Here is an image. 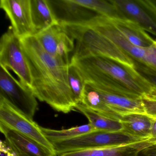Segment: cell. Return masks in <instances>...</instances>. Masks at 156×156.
I'll return each instance as SVG.
<instances>
[{"label":"cell","mask_w":156,"mask_h":156,"mask_svg":"<svg viewBox=\"0 0 156 156\" xmlns=\"http://www.w3.org/2000/svg\"><path fill=\"white\" fill-rule=\"evenodd\" d=\"M153 118L145 113H131L122 116V131L144 140L149 139Z\"/></svg>","instance_id":"2e32d148"},{"label":"cell","mask_w":156,"mask_h":156,"mask_svg":"<svg viewBox=\"0 0 156 156\" xmlns=\"http://www.w3.org/2000/svg\"><path fill=\"white\" fill-rule=\"evenodd\" d=\"M20 41L36 98L58 112L67 114L75 110L77 105L68 82L69 65L48 54L35 36Z\"/></svg>","instance_id":"6da1fadb"},{"label":"cell","mask_w":156,"mask_h":156,"mask_svg":"<svg viewBox=\"0 0 156 156\" xmlns=\"http://www.w3.org/2000/svg\"><path fill=\"white\" fill-rule=\"evenodd\" d=\"M138 156H156V143L143 149L140 152Z\"/></svg>","instance_id":"4316f807"},{"label":"cell","mask_w":156,"mask_h":156,"mask_svg":"<svg viewBox=\"0 0 156 156\" xmlns=\"http://www.w3.org/2000/svg\"><path fill=\"white\" fill-rule=\"evenodd\" d=\"M147 64L156 68V41L152 46L148 48Z\"/></svg>","instance_id":"484cf974"},{"label":"cell","mask_w":156,"mask_h":156,"mask_svg":"<svg viewBox=\"0 0 156 156\" xmlns=\"http://www.w3.org/2000/svg\"><path fill=\"white\" fill-rule=\"evenodd\" d=\"M61 26L76 42L73 55L71 58L100 55L134 68L132 58L98 32L84 25Z\"/></svg>","instance_id":"3957f363"},{"label":"cell","mask_w":156,"mask_h":156,"mask_svg":"<svg viewBox=\"0 0 156 156\" xmlns=\"http://www.w3.org/2000/svg\"><path fill=\"white\" fill-rule=\"evenodd\" d=\"M35 36L48 54L66 64H70L69 55L74 51L75 41L61 25H53Z\"/></svg>","instance_id":"9c48e42d"},{"label":"cell","mask_w":156,"mask_h":156,"mask_svg":"<svg viewBox=\"0 0 156 156\" xmlns=\"http://www.w3.org/2000/svg\"><path fill=\"white\" fill-rule=\"evenodd\" d=\"M0 124L32 140L57 156L52 144L43 133L41 126L2 96H0Z\"/></svg>","instance_id":"5b68a950"},{"label":"cell","mask_w":156,"mask_h":156,"mask_svg":"<svg viewBox=\"0 0 156 156\" xmlns=\"http://www.w3.org/2000/svg\"><path fill=\"white\" fill-rule=\"evenodd\" d=\"M155 144L149 140L116 147L81 150L62 153L58 156H138L148 146Z\"/></svg>","instance_id":"5bb4252c"},{"label":"cell","mask_w":156,"mask_h":156,"mask_svg":"<svg viewBox=\"0 0 156 156\" xmlns=\"http://www.w3.org/2000/svg\"><path fill=\"white\" fill-rule=\"evenodd\" d=\"M70 63L82 73L100 76L113 80L140 97L149 94L153 88L134 68L104 56L93 55L71 58Z\"/></svg>","instance_id":"7a4b0ae2"},{"label":"cell","mask_w":156,"mask_h":156,"mask_svg":"<svg viewBox=\"0 0 156 156\" xmlns=\"http://www.w3.org/2000/svg\"><path fill=\"white\" fill-rule=\"evenodd\" d=\"M0 7L9 20L14 34L20 39L35 35L31 0H1Z\"/></svg>","instance_id":"8fae6325"},{"label":"cell","mask_w":156,"mask_h":156,"mask_svg":"<svg viewBox=\"0 0 156 156\" xmlns=\"http://www.w3.org/2000/svg\"><path fill=\"white\" fill-rule=\"evenodd\" d=\"M110 20L129 42L136 47L147 48L156 42V41L153 40L136 23L127 19Z\"/></svg>","instance_id":"e0dca14e"},{"label":"cell","mask_w":156,"mask_h":156,"mask_svg":"<svg viewBox=\"0 0 156 156\" xmlns=\"http://www.w3.org/2000/svg\"><path fill=\"white\" fill-rule=\"evenodd\" d=\"M149 140L151 142L156 143V118H153L151 131L150 136Z\"/></svg>","instance_id":"83f0119b"},{"label":"cell","mask_w":156,"mask_h":156,"mask_svg":"<svg viewBox=\"0 0 156 156\" xmlns=\"http://www.w3.org/2000/svg\"><path fill=\"white\" fill-rule=\"evenodd\" d=\"M88 119V122L96 130L108 132L122 131V124L120 120H116L98 114L85 106L81 103L77 104L75 107Z\"/></svg>","instance_id":"ffe728a7"},{"label":"cell","mask_w":156,"mask_h":156,"mask_svg":"<svg viewBox=\"0 0 156 156\" xmlns=\"http://www.w3.org/2000/svg\"><path fill=\"white\" fill-rule=\"evenodd\" d=\"M81 104L98 114L116 120H120L122 115L110 108L104 101L97 90L85 83Z\"/></svg>","instance_id":"ac0fdd59"},{"label":"cell","mask_w":156,"mask_h":156,"mask_svg":"<svg viewBox=\"0 0 156 156\" xmlns=\"http://www.w3.org/2000/svg\"><path fill=\"white\" fill-rule=\"evenodd\" d=\"M31 12L35 35L53 25L59 24L46 0H31Z\"/></svg>","instance_id":"d6986e66"},{"label":"cell","mask_w":156,"mask_h":156,"mask_svg":"<svg viewBox=\"0 0 156 156\" xmlns=\"http://www.w3.org/2000/svg\"><path fill=\"white\" fill-rule=\"evenodd\" d=\"M89 84L97 90L106 104L119 115L122 116L129 113H145L141 98H132L118 93L106 91L96 87L90 84Z\"/></svg>","instance_id":"9a60e30c"},{"label":"cell","mask_w":156,"mask_h":156,"mask_svg":"<svg viewBox=\"0 0 156 156\" xmlns=\"http://www.w3.org/2000/svg\"><path fill=\"white\" fill-rule=\"evenodd\" d=\"M59 25H83L99 14L73 0H46Z\"/></svg>","instance_id":"7c38bea8"},{"label":"cell","mask_w":156,"mask_h":156,"mask_svg":"<svg viewBox=\"0 0 156 156\" xmlns=\"http://www.w3.org/2000/svg\"><path fill=\"white\" fill-rule=\"evenodd\" d=\"M41 128L44 136L51 143L71 139L96 130L89 123L87 125L61 130L51 129L42 126H41Z\"/></svg>","instance_id":"44dd1931"},{"label":"cell","mask_w":156,"mask_h":156,"mask_svg":"<svg viewBox=\"0 0 156 156\" xmlns=\"http://www.w3.org/2000/svg\"><path fill=\"white\" fill-rule=\"evenodd\" d=\"M73 1L108 19L126 20L111 0H73Z\"/></svg>","instance_id":"7402d4cb"},{"label":"cell","mask_w":156,"mask_h":156,"mask_svg":"<svg viewBox=\"0 0 156 156\" xmlns=\"http://www.w3.org/2000/svg\"><path fill=\"white\" fill-rule=\"evenodd\" d=\"M144 140L123 131L108 132L96 130L71 139L52 143L56 155L81 150L116 147Z\"/></svg>","instance_id":"277c9868"},{"label":"cell","mask_w":156,"mask_h":156,"mask_svg":"<svg viewBox=\"0 0 156 156\" xmlns=\"http://www.w3.org/2000/svg\"><path fill=\"white\" fill-rule=\"evenodd\" d=\"M0 64L8 70H12L21 83L31 89L30 71L20 39L14 34L11 27L0 40Z\"/></svg>","instance_id":"8992f818"},{"label":"cell","mask_w":156,"mask_h":156,"mask_svg":"<svg viewBox=\"0 0 156 156\" xmlns=\"http://www.w3.org/2000/svg\"><path fill=\"white\" fill-rule=\"evenodd\" d=\"M145 113L153 118H156V99L150 98L146 96L141 98Z\"/></svg>","instance_id":"d4e9b609"},{"label":"cell","mask_w":156,"mask_h":156,"mask_svg":"<svg viewBox=\"0 0 156 156\" xmlns=\"http://www.w3.org/2000/svg\"><path fill=\"white\" fill-rule=\"evenodd\" d=\"M83 25L95 30L109 39L132 59L146 64L148 48H139L132 44L110 19L99 15Z\"/></svg>","instance_id":"30bf717a"},{"label":"cell","mask_w":156,"mask_h":156,"mask_svg":"<svg viewBox=\"0 0 156 156\" xmlns=\"http://www.w3.org/2000/svg\"><path fill=\"white\" fill-rule=\"evenodd\" d=\"M0 130L11 152V156H57L22 134L0 124Z\"/></svg>","instance_id":"4fadbf2b"},{"label":"cell","mask_w":156,"mask_h":156,"mask_svg":"<svg viewBox=\"0 0 156 156\" xmlns=\"http://www.w3.org/2000/svg\"><path fill=\"white\" fill-rule=\"evenodd\" d=\"M132 60L135 71L147 82L153 88H156V68L137 60Z\"/></svg>","instance_id":"cb8c5ba5"},{"label":"cell","mask_w":156,"mask_h":156,"mask_svg":"<svg viewBox=\"0 0 156 156\" xmlns=\"http://www.w3.org/2000/svg\"><path fill=\"white\" fill-rule=\"evenodd\" d=\"M68 77L69 86L77 105L82 100L84 81L77 68L71 63L68 66Z\"/></svg>","instance_id":"603a6c76"},{"label":"cell","mask_w":156,"mask_h":156,"mask_svg":"<svg viewBox=\"0 0 156 156\" xmlns=\"http://www.w3.org/2000/svg\"><path fill=\"white\" fill-rule=\"evenodd\" d=\"M0 96L33 119L38 103L32 90L16 80L8 69L2 66L0 69Z\"/></svg>","instance_id":"52a82bcc"},{"label":"cell","mask_w":156,"mask_h":156,"mask_svg":"<svg viewBox=\"0 0 156 156\" xmlns=\"http://www.w3.org/2000/svg\"><path fill=\"white\" fill-rule=\"evenodd\" d=\"M124 17L156 37V6L152 1L111 0Z\"/></svg>","instance_id":"ba28073f"},{"label":"cell","mask_w":156,"mask_h":156,"mask_svg":"<svg viewBox=\"0 0 156 156\" xmlns=\"http://www.w3.org/2000/svg\"><path fill=\"white\" fill-rule=\"evenodd\" d=\"M152 2H153V3H154L156 6V1H152Z\"/></svg>","instance_id":"f1b7e54d"}]
</instances>
